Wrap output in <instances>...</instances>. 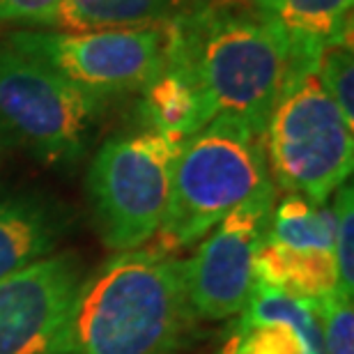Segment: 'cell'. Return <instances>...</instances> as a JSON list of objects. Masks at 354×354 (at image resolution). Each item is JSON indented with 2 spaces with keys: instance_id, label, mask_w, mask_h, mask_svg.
<instances>
[{
  "instance_id": "15",
  "label": "cell",
  "mask_w": 354,
  "mask_h": 354,
  "mask_svg": "<svg viewBox=\"0 0 354 354\" xmlns=\"http://www.w3.org/2000/svg\"><path fill=\"white\" fill-rule=\"evenodd\" d=\"M267 239L301 251H334V209L327 203H313L304 196L288 194L272 212Z\"/></svg>"
},
{
  "instance_id": "8",
  "label": "cell",
  "mask_w": 354,
  "mask_h": 354,
  "mask_svg": "<svg viewBox=\"0 0 354 354\" xmlns=\"http://www.w3.org/2000/svg\"><path fill=\"white\" fill-rule=\"evenodd\" d=\"M276 187L232 209L212 235L184 260V281L191 310L205 320H225L239 315L256 288L258 249L263 246L274 212Z\"/></svg>"
},
{
  "instance_id": "9",
  "label": "cell",
  "mask_w": 354,
  "mask_h": 354,
  "mask_svg": "<svg viewBox=\"0 0 354 354\" xmlns=\"http://www.w3.org/2000/svg\"><path fill=\"white\" fill-rule=\"evenodd\" d=\"M81 286V267L69 253L0 281V354H72Z\"/></svg>"
},
{
  "instance_id": "2",
  "label": "cell",
  "mask_w": 354,
  "mask_h": 354,
  "mask_svg": "<svg viewBox=\"0 0 354 354\" xmlns=\"http://www.w3.org/2000/svg\"><path fill=\"white\" fill-rule=\"evenodd\" d=\"M194 317L184 260L161 249L120 251L83 281L72 354H173Z\"/></svg>"
},
{
  "instance_id": "18",
  "label": "cell",
  "mask_w": 354,
  "mask_h": 354,
  "mask_svg": "<svg viewBox=\"0 0 354 354\" xmlns=\"http://www.w3.org/2000/svg\"><path fill=\"white\" fill-rule=\"evenodd\" d=\"M320 313L322 341L327 354H354V310L352 297L336 290L315 301Z\"/></svg>"
},
{
  "instance_id": "7",
  "label": "cell",
  "mask_w": 354,
  "mask_h": 354,
  "mask_svg": "<svg viewBox=\"0 0 354 354\" xmlns=\"http://www.w3.org/2000/svg\"><path fill=\"white\" fill-rule=\"evenodd\" d=\"M7 44L99 99L145 90L166 65L168 28L17 30Z\"/></svg>"
},
{
  "instance_id": "12",
  "label": "cell",
  "mask_w": 354,
  "mask_h": 354,
  "mask_svg": "<svg viewBox=\"0 0 354 354\" xmlns=\"http://www.w3.org/2000/svg\"><path fill=\"white\" fill-rule=\"evenodd\" d=\"M253 272H256V286L283 290L306 301H317L341 290L334 251L290 249L269 242L267 237L258 249Z\"/></svg>"
},
{
  "instance_id": "17",
  "label": "cell",
  "mask_w": 354,
  "mask_h": 354,
  "mask_svg": "<svg viewBox=\"0 0 354 354\" xmlns=\"http://www.w3.org/2000/svg\"><path fill=\"white\" fill-rule=\"evenodd\" d=\"M315 76L322 90L331 97L343 118L354 124V58L352 28L338 32L320 48L315 58Z\"/></svg>"
},
{
  "instance_id": "3",
  "label": "cell",
  "mask_w": 354,
  "mask_h": 354,
  "mask_svg": "<svg viewBox=\"0 0 354 354\" xmlns=\"http://www.w3.org/2000/svg\"><path fill=\"white\" fill-rule=\"evenodd\" d=\"M274 187L263 133L218 115L184 140L173 168L171 201L159 228L161 251L196 244L232 209Z\"/></svg>"
},
{
  "instance_id": "21",
  "label": "cell",
  "mask_w": 354,
  "mask_h": 354,
  "mask_svg": "<svg viewBox=\"0 0 354 354\" xmlns=\"http://www.w3.org/2000/svg\"><path fill=\"white\" fill-rule=\"evenodd\" d=\"M237 3H242V5H249L251 10H256V12H272L274 10V5L279 3V0H237Z\"/></svg>"
},
{
  "instance_id": "4",
  "label": "cell",
  "mask_w": 354,
  "mask_h": 354,
  "mask_svg": "<svg viewBox=\"0 0 354 354\" xmlns=\"http://www.w3.org/2000/svg\"><path fill=\"white\" fill-rule=\"evenodd\" d=\"M263 140L269 177L288 194L327 203L352 175V124L322 90L315 69L301 74L279 99Z\"/></svg>"
},
{
  "instance_id": "5",
  "label": "cell",
  "mask_w": 354,
  "mask_h": 354,
  "mask_svg": "<svg viewBox=\"0 0 354 354\" xmlns=\"http://www.w3.org/2000/svg\"><path fill=\"white\" fill-rule=\"evenodd\" d=\"M182 145L147 129L106 140L95 154L88 194L99 235L109 249H138L159 232Z\"/></svg>"
},
{
  "instance_id": "20",
  "label": "cell",
  "mask_w": 354,
  "mask_h": 354,
  "mask_svg": "<svg viewBox=\"0 0 354 354\" xmlns=\"http://www.w3.org/2000/svg\"><path fill=\"white\" fill-rule=\"evenodd\" d=\"M62 0H0V24L44 28Z\"/></svg>"
},
{
  "instance_id": "6",
  "label": "cell",
  "mask_w": 354,
  "mask_h": 354,
  "mask_svg": "<svg viewBox=\"0 0 354 354\" xmlns=\"http://www.w3.org/2000/svg\"><path fill=\"white\" fill-rule=\"evenodd\" d=\"M104 99L19 48L0 44V124L41 161L81 157Z\"/></svg>"
},
{
  "instance_id": "14",
  "label": "cell",
  "mask_w": 354,
  "mask_h": 354,
  "mask_svg": "<svg viewBox=\"0 0 354 354\" xmlns=\"http://www.w3.org/2000/svg\"><path fill=\"white\" fill-rule=\"evenodd\" d=\"M143 118L150 131L180 143L214 120L203 92L173 65H164L161 74L143 90Z\"/></svg>"
},
{
  "instance_id": "1",
  "label": "cell",
  "mask_w": 354,
  "mask_h": 354,
  "mask_svg": "<svg viewBox=\"0 0 354 354\" xmlns=\"http://www.w3.org/2000/svg\"><path fill=\"white\" fill-rule=\"evenodd\" d=\"M317 53L320 48L297 41L272 14L212 3L168 28L166 65L196 83L212 118H232L265 133L279 99L315 69Z\"/></svg>"
},
{
  "instance_id": "16",
  "label": "cell",
  "mask_w": 354,
  "mask_h": 354,
  "mask_svg": "<svg viewBox=\"0 0 354 354\" xmlns=\"http://www.w3.org/2000/svg\"><path fill=\"white\" fill-rule=\"evenodd\" d=\"M354 0H279L269 12L297 41L322 48L352 28Z\"/></svg>"
},
{
  "instance_id": "11",
  "label": "cell",
  "mask_w": 354,
  "mask_h": 354,
  "mask_svg": "<svg viewBox=\"0 0 354 354\" xmlns=\"http://www.w3.org/2000/svg\"><path fill=\"white\" fill-rule=\"evenodd\" d=\"M214 0H62L46 30H131L171 28Z\"/></svg>"
},
{
  "instance_id": "10",
  "label": "cell",
  "mask_w": 354,
  "mask_h": 354,
  "mask_svg": "<svg viewBox=\"0 0 354 354\" xmlns=\"http://www.w3.org/2000/svg\"><path fill=\"white\" fill-rule=\"evenodd\" d=\"M221 354H327L315 301L256 286Z\"/></svg>"
},
{
  "instance_id": "19",
  "label": "cell",
  "mask_w": 354,
  "mask_h": 354,
  "mask_svg": "<svg viewBox=\"0 0 354 354\" xmlns=\"http://www.w3.org/2000/svg\"><path fill=\"white\" fill-rule=\"evenodd\" d=\"M334 221H336V267H338V288L352 297L354 290V194L350 184L336 189L334 198Z\"/></svg>"
},
{
  "instance_id": "13",
  "label": "cell",
  "mask_w": 354,
  "mask_h": 354,
  "mask_svg": "<svg viewBox=\"0 0 354 354\" xmlns=\"http://www.w3.org/2000/svg\"><path fill=\"white\" fill-rule=\"evenodd\" d=\"M60 223L35 198L0 201V281L51 256Z\"/></svg>"
}]
</instances>
